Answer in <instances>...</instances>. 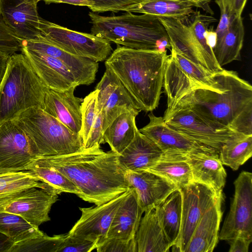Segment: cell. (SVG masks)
I'll use <instances>...</instances> for the list:
<instances>
[{
  "label": "cell",
  "mask_w": 252,
  "mask_h": 252,
  "mask_svg": "<svg viewBox=\"0 0 252 252\" xmlns=\"http://www.w3.org/2000/svg\"><path fill=\"white\" fill-rule=\"evenodd\" d=\"M118 154L104 152L97 144L70 154L36 158L67 177L79 189V197L96 205L128 190Z\"/></svg>",
  "instance_id": "cell-1"
},
{
  "label": "cell",
  "mask_w": 252,
  "mask_h": 252,
  "mask_svg": "<svg viewBox=\"0 0 252 252\" xmlns=\"http://www.w3.org/2000/svg\"><path fill=\"white\" fill-rule=\"evenodd\" d=\"M217 76L221 90L195 89L172 107L191 108L209 120L237 132L252 135V85L233 70L224 69Z\"/></svg>",
  "instance_id": "cell-2"
},
{
  "label": "cell",
  "mask_w": 252,
  "mask_h": 252,
  "mask_svg": "<svg viewBox=\"0 0 252 252\" xmlns=\"http://www.w3.org/2000/svg\"><path fill=\"white\" fill-rule=\"evenodd\" d=\"M168 56L167 51L117 45L105 60V66L119 80L141 111L152 112L160 100Z\"/></svg>",
  "instance_id": "cell-3"
},
{
  "label": "cell",
  "mask_w": 252,
  "mask_h": 252,
  "mask_svg": "<svg viewBox=\"0 0 252 252\" xmlns=\"http://www.w3.org/2000/svg\"><path fill=\"white\" fill-rule=\"evenodd\" d=\"M89 16L92 24L91 33L119 45L158 50L162 41L169 40L165 28L155 16L135 15L130 12L108 16L90 12Z\"/></svg>",
  "instance_id": "cell-4"
},
{
  "label": "cell",
  "mask_w": 252,
  "mask_h": 252,
  "mask_svg": "<svg viewBox=\"0 0 252 252\" xmlns=\"http://www.w3.org/2000/svg\"><path fill=\"white\" fill-rule=\"evenodd\" d=\"M48 90L23 53L11 55L0 85V123L30 108L43 109Z\"/></svg>",
  "instance_id": "cell-5"
},
{
  "label": "cell",
  "mask_w": 252,
  "mask_h": 252,
  "mask_svg": "<svg viewBox=\"0 0 252 252\" xmlns=\"http://www.w3.org/2000/svg\"><path fill=\"white\" fill-rule=\"evenodd\" d=\"M15 119L25 131L35 158L70 154L84 148L80 134L40 108H30Z\"/></svg>",
  "instance_id": "cell-6"
},
{
  "label": "cell",
  "mask_w": 252,
  "mask_h": 252,
  "mask_svg": "<svg viewBox=\"0 0 252 252\" xmlns=\"http://www.w3.org/2000/svg\"><path fill=\"white\" fill-rule=\"evenodd\" d=\"M163 87L167 98V108L195 89H222L217 73L196 64L172 48L165 63Z\"/></svg>",
  "instance_id": "cell-7"
},
{
  "label": "cell",
  "mask_w": 252,
  "mask_h": 252,
  "mask_svg": "<svg viewBox=\"0 0 252 252\" xmlns=\"http://www.w3.org/2000/svg\"><path fill=\"white\" fill-rule=\"evenodd\" d=\"M163 119L170 127L219 154L228 140L241 133L184 106L166 108Z\"/></svg>",
  "instance_id": "cell-8"
},
{
  "label": "cell",
  "mask_w": 252,
  "mask_h": 252,
  "mask_svg": "<svg viewBox=\"0 0 252 252\" xmlns=\"http://www.w3.org/2000/svg\"><path fill=\"white\" fill-rule=\"evenodd\" d=\"M39 29L49 42L76 56L97 63L106 60L113 52L110 42L92 33L70 30L41 18Z\"/></svg>",
  "instance_id": "cell-9"
},
{
  "label": "cell",
  "mask_w": 252,
  "mask_h": 252,
  "mask_svg": "<svg viewBox=\"0 0 252 252\" xmlns=\"http://www.w3.org/2000/svg\"><path fill=\"white\" fill-rule=\"evenodd\" d=\"M234 185V196L219 238L229 241L242 237L252 241V173L242 171Z\"/></svg>",
  "instance_id": "cell-10"
},
{
  "label": "cell",
  "mask_w": 252,
  "mask_h": 252,
  "mask_svg": "<svg viewBox=\"0 0 252 252\" xmlns=\"http://www.w3.org/2000/svg\"><path fill=\"white\" fill-rule=\"evenodd\" d=\"M182 196L180 236L172 251L185 252L192 234L205 212L214 203L218 195L207 186L193 182L179 189Z\"/></svg>",
  "instance_id": "cell-11"
},
{
  "label": "cell",
  "mask_w": 252,
  "mask_h": 252,
  "mask_svg": "<svg viewBox=\"0 0 252 252\" xmlns=\"http://www.w3.org/2000/svg\"><path fill=\"white\" fill-rule=\"evenodd\" d=\"M35 156L16 119L0 123V174L27 170Z\"/></svg>",
  "instance_id": "cell-12"
},
{
  "label": "cell",
  "mask_w": 252,
  "mask_h": 252,
  "mask_svg": "<svg viewBox=\"0 0 252 252\" xmlns=\"http://www.w3.org/2000/svg\"><path fill=\"white\" fill-rule=\"evenodd\" d=\"M130 188L101 205L95 207L80 208L81 217L67 234L97 243L106 238L114 216L129 194Z\"/></svg>",
  "instance_id": "cell-13"
},
{
  "label": "cell",
  "mask_w": 252,
  "mask_h": 252,
  "mask_svg": "<svg viewBox=\"0 0 252 252\" xmlns=\"http://www.w3.org/2000/svg\"><path fill=\"white\" fill-rule=\"evenodd\" d=\"M95 89L97 112H102L103 131L118 116L130 110L141 111L131 95L116 76L107 68Z\"/></svg>",
  "instance_id": "cell-14"
},
{
  "label": "cell",
  "mask_w": 252,
  "mask_h": 252,
  "mask_svg": "<svg viewBox=\"0 0 252 252\" xmlns=\"http://www.w3.org/2000/svg\"><path fill=\"white\" fill-rule=\"evenodd\" d=\"M58 194L38 188L29 189L0 208V211L18 215L38 227L49 221V212Z\"/></svg>",
  "instance_id": "cell-15"
},
{
  "label": "cell",
  "mask_w": 252,
  "mask_h": 252,
  "mask_svg": "<svg viewBox=\"0 0 252 252\" xmlns=\"http://www.w3.org/2000/svg\"><path fill=\"white\" fill-rule=\"evenodd\" d=\"M37 4L35 0H0V15L23 40H33L42 35Z\"/></svg>",
  "instance_id": "cell-16"
},
{
  "label": "cell",
  "mask_w": 252,
  "mask_h": 252,
  "mask_svg": "<svg viewBox=\"0 0 252 252\" xmlns=\"http://www.w3.org/2000/svg\"><path fill=\"white\" fill-rule=\"evenodd\" d=\"M22 46L60 60L73 75L78 86L90 85L95 81L98 63L72 55L50 43L42 35L33 40H23Z\"/></svg>",
  "instance_id": "cell-17"
},
{
  "label": "cell",
  "mask_w": 252,
  "mask_h": 252,
  "mask_svg": "<svg viewBox=\"0 0 252 252\" xmlns=\"http://www.w3.org/2000/svg\"><path fill=\"white\" fill-rule=\"evenodd\" d=\"M148 117V124L139 130L156 143L163 153H217L170 127L165 124L163 117L156 116L152 112Z\"/></svg>",
  "instance_id": "cell-18"
},
{
  "label": "cell",
  "mask_w": 252,
  "mask_h": 252,
  "mask_svg": "<svg viewBox=\"0 0 252 252\" xmlns=\"http://www.w3.org/2000/svg\"><path fill=\"white\" fill-rule=\"evenodd\" d=\"M126 178L130 187L134 189L144 212L154 209L178 189L166 178L145 170L126 171Z\"/></svg>",
  "instance_id": "cell-19"
},
{
  "label": "cell",
  "mask_w": 252,
  "mask_h": 252,
  "mask_svg": "<svg viewBox=\"0 0 252 252\" xmlns=\"http://www.w3.org/2000/svg\"><path fill=\"white\" fill-rule=\"evenodd\" d=\"M21 52L48 89L63 91L78 86L73 75L58 59L24 46Z\"/></svg>",
  "instance_id": "cell-20"
},
{
  "label": "cell",
  "mask_w": 252,
  "mask_h": 252,
  "mask_svg": "<svg viewBox=\"0 0 252 252\" xmlns=\"http://www.w3.org/2000/svg\"><path fill=\"white\" fill-rule=\"evenodd\" d=\"M75 88L72 87L63 91L48 89L45 94L43 110L80 134L83 99L74 95Z\"/></svg>",
  "instance_id": "cell-21"
},
{
  "label": "cell",
  "mask_w": 252,
  "mask_h": 252,
  "mask_svg": "<svg viewBox=\"0 0 252 252\" xmlns=\"http://www.w3.org/2000/svg\"><path fill=\"white\" fill-rule=\"evenodd\" d=\"M193 181L205 185L217 194H222L226 173L217 153H186Z\"/></svg>",
  "instance_id": "cell-22"
},
{
  "label": "cell",
  "mask_w": 252,
  "mask_h": 252,
  "mask_svg": "<svg viewBox=\"0 0 252 252\" xmlns=\"http://www.w3.org/2000/svg\"><path fill=\"white\" fill-rule=\"evenodd\" d=\"M223 194L205 212L198 222L185 252H212L216 246L222 216Z\"/></svg>",
  "instance_id": "cell-23"
},
{
  "label": "cell",
  "mask_w": 252,
  "mask_h": 252,
  "mask_svg": "<svg viewBox=\"0 0 252 252\" xmlns=\"http://www.w3.org/2000/svg\"><path fill=\"white\" fill-rule=\"evenodd\" d=\"M158 18L166 31L171 48L193 63L213 72L189 26L174 18Z\"/></svg>",
  "instance_id": "cell-24"
},
{
  "label": "cell",
  "mask_w": 252,
  "mask_h": 252,
  "mask_svg": "<svg viewBox=\"0 0 252 252\" xmlns=\"http://www.w3.org/2000/svg\"><path fill=\"white\" fill-rule=\"evenodd\" d=\"M162 151L138 129L129 145L119 155V161L126 171L145 170L161 158Z\"/></svg>",
  "instance_id": "cell-25"
},
{
  "label": "cell",
  "mask_w": 252,
  "mask_h": 252,
  "mask_svg": "<svg viewBox=\"0 0 252 252\" xmlns=\"http://www.w3.org/2000/svg\"><path fill=\"white\" fill-rule=\"evenodd\" d=\"M144 213L134 189L117 209L111 222L106 238L125 240L135 238Z\"/></svg>",
  "instance_id": "cell-26"
},
{
  "label": "cell",
  "mask_w": 252,
  "mask_h": 252,
  "mask_svg": "<svg viewBox=\"0 0 252 252\" xmlns=\"http://www.w3.org/2000/svg\"><path fill=\"white\" fill-rule=\"evenodd\" d=\"M186 153H163L154 165L145 170L162 176L175 185L178 189H182L194 182Z\"/></svg>",
  "instance_id": "cell-27"
},
{
  "label": "cell",
  "mask_w": 252,
  "mask_h": 252,
  "mask_svg": "<svg viewBox=\"0 0 252 252\" xmlns=\"http://www.w3.org/2000/svg\"><path fill=\"white\" fill-rule=\"evenodd\" d=\"M135 239L137 252H166L171 247L158 222L155 208L144 212Z\"/></svg>",
  "instance_id": "cell-28"
},
{
  "label": "cell",
  "mask_w": 252,
  "mask_h": 252,
  "mask_svg": "<svg viewBox=\"0 0 252 252\" xmlns=\"http://www.w3.org/2000/svg\"><path fill=\"white\" fill-rule=\"evenodd\" d=\"M140 112L130 110L116 118L103 131L101 144L108 143L111 150L120 155L135 137L138 129L135 119Z\"/></svg>",
  "instance_id": "cell-29"
},
{
  "label": "cell",
  "mask_w": 252,
  "mask_h": 252,
  "mask_svg": "<svg viewBox=\"0 0 252 252\" xmlns=\"http://www.w3.org/2000/svg\"><path fill=\"white\" fill-rule=\"evenodd\" d=\"M158 222L171 247L177 244L180 233L182 196L177 189L155 208Z\"/></svg>",
  "instance_id": "cell-30"
},
{
  "label": "cell",
  "mask_w": 252,
  "mask_h": 252,
  "mask_svg": "<svg viewBox=\"0 0 252 252\" xmlns=\"http://www.w3.org/2000/svg\"><path fill=\"white\" fill-rule=\"evenodd\" d=\"M194 7L192 3L187 0H144L125 12L172 18L184 23L194 13Z\"/></svg>",
  "instance_id": "cell-31"
},
{
  "label": "cell",
  "mask_w": 252,
  "mask_h": 252,
  "mask_svg": "<svg viewBox=\"0 0 252 252\" xmlns=\"http://www.w3.org/2000/svg\"><path fill=\"white\" fill-rule=\"evenodd\" d=\"M244 34L243 18L240 16L234 19L227 31L216 40L213 50L221 67L234 61L240 60Z\"/></svg>",
  "instance_id": "cell-32"
},
{
  "label": "cell",
  "mask_w": 252,
  "mask_h": 252,
  "mask_svg": "<svg viewBox=\"0 0 252 252\" xmlns=\"http://www.w3.org/2000/svg\"><path fill=\"white\" fill-rule=\"evenodd\" d=\"M32 188L44 189L55 193L46 184L37 179L29 170L0 173V208L26 190Z\"/></svg>",
  "instance_id": "cell-33"
},
{
  "label": "cell",
  "mask_w": 252,
  "mask_h": 252,
  "mask_svg": "<svg viewBox=\"0 0 252 252\" xmlns=\"http://www.w3.org/2000/svg\"><path fill=\"white\" fill-rule=\"evenodd\" d=\"M219 154L223 165L237 170L252 156V135L239 133L222 146Z\"/></svg>",
  "instance_id": "cell-34"
},
{
  "label": "cell",
  "mask_w": 252,
  "mask_h": 252,
  "mask_svg": "<svg viewBox=\"0 0 252 252\" xmlns=\"http://www.w3.org/2000/svg\"><path fill=\"white\" fill-rule=\"evenodd\" d=\"M40 181L46 184L58 195L68 192L80 195L79 189L67 177L53 167L35 158L27 167Z\"/></svg>",
  "instance_id": "cell-35"
},
{
  "label": "cell",
  "mask_w": 252,
  "mask_h": 252,
  "mask_svg": "<svg viewBox=\"0 0 252 252\" xmlns=\"http://www.w3.org/2000/svg\"><path fill=\"white\" fill-rule=\"evenodd\" d=\"M0 233L14 244L44 233L21 217L0 211Z\"/></svg>",
  "instance_id": "cell-36"
},
{
  "label": "cell",
  "mask_w": 252,
  "mask_h": 252,
  "mask_svg": "<svg viewBox=\"0 0 252 252\" xmlns=\"http://www.w3.org/2000/svg\"><path fill=\"white\" fill-rule=\"evenodd\" d=\"M193 21L189 25L192 33L199 45L204 56L214 73L222 71L224 69L218 63L212 47L207 38L208 28L211 23L216 21L212 16L201 14L200 11L194 12Z\"/></svg>",
  "instance_id": "cell-37"
},
{
  "label": "cell",
  "mask_w": 252,
  "mask_h": 252,
  "mask_svg": "<svg viewBox=\"0 0 252 252\" xmlns=\"http://www.w3.org/2000/svg\"><path fill=\"white\" fill-rule=\"evenodd\" d=\"M65 234L49 236L45 233L12 245L7 252H57Z\"/></svg>",
  "instance_id": "cell-38"
},
{
  "label": "cell",
  "mask_w": 252,
  "mask_h": 252,
  "mask_svg": "<svg viewBox=\"0 0 252 252\" xmlns=\"http://www.w3.org/2000/svg\"><path fill=\"white\" fill-rule=\"evenodd\" d=\"M98 90L91 92L83 99L81 105L82 126L80 135L83 147L86 143L97 114Z\"/></svg>",
  "instance_id": "cell-39"
},
{
  "label": "cell",
  "mask_w": 252,
  "mask_h": 252,
  "mask_svg": "<svg viewBox=\"0 0 252 252\" xmlns=\"http://www.w3.org/2000/svg\"><path fill=\"white\" fill-rule=\"evenodd\" d=\"M23 41L6 25L0 15V51L10 55L21 51Z\"/></svg>",
  "instance_id": "cell-40"
},
{
  "label": "cell",
  "mask_w": 252,
  "mask_h": 252,
  "mask_svg": "<svg viewBox=\"0 0 252 252\" xmlns=\"http://www.w3.org/2000/svg\"><path fill=\"white\" fill-rule=\"evenodd\" d=\"M96 249L97 252H137L135 238H106L97 243Z\"/></svg>",
  "instance_id": "cell-41"
},
{
  "label": "cell",
  "mask_w": 252,
  "mask_h": 252,
  "mask_svg": "<svg viewBox=\"0 0 252 252\" xmlns=\"http://www.w3.org/2000/svg\"><path fill=\"white\" fill-rule=\"evenodd\" d=\"M97 242L66 234L57 252H90L96 249Z\"/></svg>",
  "instance_id": "cell-42"
},
{
  "label": "cell",
  "mask_w": 252,
  "mask_h": 252,
  "mask_svg": "<svg viewBox=\"0 0 252 252\" xmlns=\"http://www.w3.org/2000/svg\"><path fill=\"white\" fill-rule=\"evenodd\" d=\"M93 4L89 8L93 12L125 11L144 0H91Z\"/></svg>",
  "instance_id": "cell-43"
},
{
  "label": "cell",
  "mask_w": 252,
  "mask_h": 252,
  "mask_svg": "<svg viewBox=\"0 0 252 252\" xmlns=\"http://www.w3.org/2000/svg\"><path fill=\"white\" fill-rule=\"evenodd\" d=\"M215 2L220 11V21L215 32L217 40L227 31L232 21L237 16L223 2L218 0H215Z\"/></svg>",
  "instance_id": "cell-44"
},
{
  "label": "cell",
  "mask_w": 252,
  "mask_h": 252,
  "mask_svg": "<svg viewBox=\"0 0 252 252\" xmlns=\"http://www.w3.org/2000/svg\"><path fill=\"white\" fill-rule=\"evenodd\" d=\"M103 118L102 112H97L96 116L92 126L84 148H89L101 144L103 133Z\"/></svg>",
  "instance_id": "cell-45"
},
{
  "label": "cell",
  "mask_w": 252,
  "mask_h": 252,
  "mask_svg": "<svg viewBox=\"0 0 252 252\" xmlns=\"http://www.w3.org/2000/svg\"><path fill=\"white\" fill-rule=\"evenodd\" d=\"M229 252H248L252 241L242 237H236L228 241Z\"/></svg>",
  "instance_id": "cell-46"
},
{
  "label": "cell",
  "mask_w": 252,
  "mask_h": 252,
  "mask_svg": "<svg viewBox=\"0 0 252 252\" xmlns=\"http://www.w3.org/2000/svg\"><path fill=\"white\" fill-rule=\"evenodd\" d=\"M226 5L237 16H241L247 0H218Z\"/></svg>",
  "instance_id": "cell-47"
},
{
  "label": "cell",
  "mask_w": 252,
  "mask_h": 252,
  "mask_svg": "<svg viewBox=\"0 0 252 252\" xmlns=\"http://www.w3.org/2000/svg\"><path fill=\"white\" fill-rule=\"evenodd\" d=\"M46 4L54 3H66L74 5L86 6L89 8L92 6L93 2L91 0H43Z\"/></svg>",
  "instance_id": "cell-48"
},
{
  "label": "cell",
  "mask_w": 252,
  "mask_h": 252,
  "mask_svg": "<svg viewBox=\"0 0 252 252\" xmlns=\"http://www.w3.org/2000/svg\"><path fill=\"white\" fill-rule=\"evenodd\" d=\"M10 55L0 51V85L5 75Z\"/></svg>",
  "instance_id": "cell-49"
},
{
  "label": "cell",
  "mask_w": 252,
  "mask_h": 252,
  "mask_svg": "<svg viewBox=\"0 0 252 252\" xmlns=\"http://www.w3.org/2000/svg\"><path fill=\"white\" fill-rule=\"evenodd\" d=\"M192 3L195 7L202 9L207 12L213 14V11L209 4L212 0H187Z\"/></svg>",
  "instance_id": "cell-50"
},
{
  "label": "cell",
  "mask_w": 252,
  "mask_h": 252,
  "mask_svg": "<svg viewBox=\"0 0 252 252\" xmlns=\"http://www.w3.org/2000/svg\"><path fill=\"white\" fill-rule=\"evenodd\" d=\"M3 234L0 233V236ZM13 243L9 240V239L4 236V237H0V252H7L9 249L12 246Z\"/></svg>",
  "instance_id": "cell-51"
},
{
  "label": "cell",
  "mask_w": 252,
  "mask_h": 252,
  "mask_svg": "<svg viewBox=\"0 0 252 252\" xmlns=\"http://www.w3.org/2000/svg\"><path fill=\"white\" fill-rule=\"evenodd\" d=\"M43 0H35L36 2L37 3H38V2L40 1H42Z\"/></svg>",
  "instance_id": "cell-52"
}]
</instances>
